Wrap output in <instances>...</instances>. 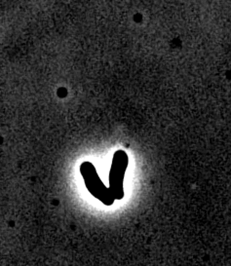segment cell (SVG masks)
Listing matches in <instances>:
<instances>
[{"label": "cell", "mask_w": 231, "mask_h": 266, "mask_svg": "<svg viewBox=\"0 0 231 266\" xmlns=\"http://www.w3.org/2000/svg\"><path fill=\"white\" fill-rule=\"evenodd\" d=\"M80 172L89 192L98 200H100L104 205H113L115 199L108 187L105 186L104 182L100 181L95 166L90 162H84L80 167Z\"/></svg>", "instance_id": "6da1fadb"}, {"label": "cell", "mask_w": 231, "mask_h": 266, "mask_svg": "<svg viewBox=\"0 0 231 266\" xmlns=\"http://www.w3.org/2000/svg\"><path fill=\"white\" fill-rule=\"evenodd\" d=\"M129 158L123 150H117L112 159V164L109 172V190L115 200H121L124 197V177L128 167Z\"/></svg>", "instance_id": "7a4b0ae2"}]
</instances>
